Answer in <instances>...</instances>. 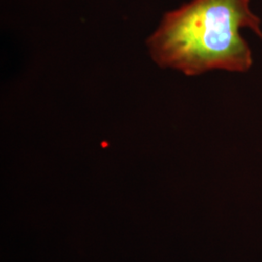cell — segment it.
<instances>
[{"instance_id": "cell-1", "label": "cell", "mask_w": 262, "mask_h": 262, "mask_svg": "<svg viewBox=\"0 0 262 262\" xmlns=\"http://www.w3.org/2000/svg\"><path fill=\"white\" fill-rule=\"evenodd\" d=\"M260 24L250 0H192L166 13L147 45L158 66L185 75L247 72L253 56L240 29L250 28L262 38Z\"/></svg>"}]
</instances>
